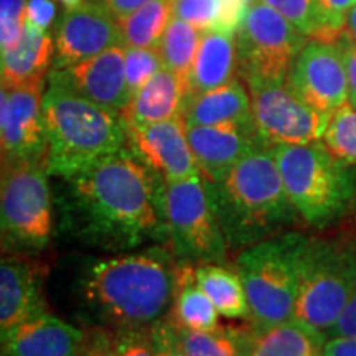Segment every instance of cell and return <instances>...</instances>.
I'll use <instances>...</instances> for the list:
<instances>
[{
	"mask_svg": "<svg viewBox=\"0 0 356 356\" xmlns=\"http://www.w3.org/2000/svg\"><path fill=\"white\" fill-rule=\"evenodd\" d=\"M63 181V222L78 241L115 252L149 241L167 243L165 181L144 165L129 145Z\"/></svg>",
	"mask_w": 356,
	"mask_h": 356,
	"instance_id": "cell-1",
	"label": "cell"
},
{
	"mask_svg": "<svg viewBox=\"0 0 356 356\" xmlns=\"http://www.w3.org/2000/svg\"><path fill=\"white\" fill-rule=\"evenodd\" d=\"M178 262L165 249L99 257L83 267L78 299L102 327H152L170 312Z\"/></svg>",
	"mask_w": 356,
	"mask_h": 356,
	"instance_id": "cell-2",
	"label": "cell"
},
{
	"mask_svg": "<svg viewBox=\"0 0 356 356\" xmlns=\"http://www.w3.org/2000/svg\"><path fill=\"white\" fill-rule=\"evenodd\" d=\"M204 186L229 251H243L279 234V229L297 215L286 193L273 149L267 144L244 155L221 181H204Z\"/></svg>",
	"mask_w": 356,
	"mask_h": 356,
	"instance_id": "cell-3",
	"label": "cell"
},
{
	"mask_svg": "<svg viewBox=\"0 0 356 356\" xmlns=\"http://www.w3.org/2000/svg\"><path fill=\"white\" fill-rule=\"evenodd\" d=\"M47 170L76 177L127 147L122 114L102 108L48 74L43 96Z\"/></svg>",
	"mask_w": 356,
	"mask_h": 356,
	"instance_id": "cell-4",
	"label": "cell"
},
{
	"mask_svg": "<svg viewBox=\"0 0 356 356\" xmlns=\"http://www.w3.org/2000/svg\"><path fill=\"white\" fill-rule=\"evenodd\" d=\"M293 210L312 226H327L348 210L356 193L355 165L325 142L270 145Z\"/></svg>",
	"mask_w": 356,
	"mask_h": 356,
	"instance_id": "cell-5",
	"label": "cell"
},
{
	"mask_svg": "<svg viewBox=\"0 0 356 356\" xmlns=\"http://www.w3.org/2000/svg\"><path fill=\"white\" fill-rule=\"evenodd\" d=\"M307 243L300 233H279L239 251L234 269L248 293L249 322L275 325L293 318Z\"/></svg>",
	"mask_w": 356,
	"mask_h": 356,
	"instance_id": "cell-6",
	"label": "cell"
},
{
	"mask_svg": "<svg viewBox=\"0 0 356 356\" xmlns=\"http://www.w3.org/2000/svg\"><path fill=\"white\" fill-rule=\"evenodd\" d=\"M356 291V238H309L293 318L327 335Z\"/></svg>",
	"mask_w": 356,
	"mask_h": 356,
	"instance_id": "cell-7",
	"label": "cell"
},
{
	"mask_svg": "<svg viewBox=\"0 0 356 356\" xmlns=\"http://www.w3.org/2000/svg\"><path fill=\"white\" fill-rule=\"evenodd\" d=\"M163 220L178 264H226L229 248L202 175L163 184Z\"/></svg>",
	"mask_w": 356,
	"mask_h": 356,
	"instance_id": "cell-8",
	"label": "cell"
},
{
	"mask_svg": "<svg viewBox=\"0 0 356 356\" xmlns=\"http://www.w3.org/2000/svg\"><path fill=\"white\" fill-rule=\"evenodd\" d=\"M47 165L40 162H2L0 225L3 248L42 251L55 231Z\"/></svg>",
	"mask_w": 356,
	"mask_h": 356,
	"instance_id": "cell-9",
	"label": "cell"
},
{
	"mask_svg": "<svg viewBox=\"0 0 356 356\" xmlns=\"http://www.w3.org/2000/svg\"><path fill=\"white\" fill-rule=\"evenodd\" d=\"M307 37L273 7L252 0L236 32L238 73L246 86L286 83Z\"/></svg>",
	"mask_w": 356,
	"mask_h": 356,
	"instance_id": "cell-10",
	"label": "cell"
},
{
	"mask_svg": "<svg viewBox=\"0 0 356 356\" xmlns=\"http://www.w3.org/2000/svg\"><path fill=\"white\" fill-rule=\"evenodd\" d=\"M248 91L256 129L266 144L296 145L323 140L332 118L305 104L286 83L251 84Z\"/></svg>",
	"mask_w": 356,
	"mask_h": 356,
	"instance_id": "cell-11",
	"label": "cell"
},
{
	"mask_svg": "<svg viewBox=\"0 0 356 356\" xmlns=\"http://www.w3.org/2000/svg\"><path fill=\"white\" fill-rule=\"evenodd\" d=\"M48 79L0 92L2 162H40L47 165L43 96Z\"/></svg>",
	"mask_w": 356,
	"mask_h": 356,
	"instance_id": "cell-12",
	"label": "cell"
},
{
	"mask_svg": "<svg viewBox=\"0 0 356 356\" xmlns=\"http://www.w3.org/2000/svg\"><path fill=\"white\" fill-rule=\"evenodd\" d=\"M286 84L305 104L330 118L348 106V76L335 43L307 42L289 70Z\"/></svg>",
	"mask_w": 356,
	"mask_h": 356,
	"instance_id": "cell-13",
	"label": "cell"
},
{
	"mask_svg": "<svg viewBox=\"0 0 356 356\" xmlns=\"http://www.w3.org/2000/svg\"><path fill=\"white\" fill-rule=\"evenodd\" d=\"M124 44L121 26L106 3L83 2L58 20L55 32V63L63 70L92 58L113 47Z\"/></svg>",
	"mask_w": 356,
	"mask_h": 356,
	"instance_id": "cell-14",
	"label": "cell"
},
{
	"mask_svg": "<svg viewBox=\"0 0 356 356\" xmlns=\"http://www.w3.org/2000/svg\"><path fill=\"white\" fill-rule=\"evenodd\" d=\"M126 131L129 149L160 180L180 181L200 175L184 115L154 124L126 122Z\"/></svg>",
	"mask_w": 356,
	"mask_h": 356,
	"instance_id": "cell-15",
	"label": "cell"
},
{
	"mask_svg": "<svg viewBox=\"0 0 356 356\" xmlns=\"http://www.w3.org/2000/svg\"><path fill=\"white\" fill-rule=\"evenodd\" d=\"M50 76L102 108L122 114L132 99L126 79V47L119 44Z\"/></svg>",
	"mask_w": 356,
	"mask_h": 356,
	"instance_id": "cell-16",
	"label": "cell"
},
{
	"mask_svg": "<svg viewBox=\"0 0 356 356\" xmlns=\"http://www.w3.org/2000/svg\"><path fill=\"white\" fill-rule=\"evenodd\" d=\"M186 136L198 163L200 175L207 184L221 181L244 155L266 144L256 127L234 124L186 126Z\"/></svg>",
	"mask_w": 356,
	"mask_h": 356,
	"instance_id": "cell-17",
	"label": "cell"
},
{
	"mask_svg": "<svg viewBox=\"0 0 356 356\" xmlns=\"http://www.w3.org/2000/svg\"><path fill=\"white\" fill-rule=\"evenodd\" d=\"M43 267L29 257L3 256L0 262V330L44 314Z\"/></svg>",
	"mask_w": 356,
	"mask_h": 356,
	"instance_id": "cell-18",
	"label": "cell"
},
{
	"mask_svg": "<svg viewBox=\"0 0 356 356\" xmlns=\"http://www.w3.org/2000/svg\"><path fill=\"white\" fill-rule=\"evenodd\" d=\"M86 330L44 312L2 333V356H78Z\"/></svg>",
	"mask_w": 356,
	"mask_h": 356,
	"instance_id": "cell-19",
	"label": "cell"
},
{
	"mask_svg": "<svg viewBox=\"0 0 356 356\" xmlns=\"http://www.w3.org/2000/svg\"><path fill=\"white\" fill-rule=\"evenodd\" d=\"M327 335L292 318L239 330V356H323Z\"/></svg>",
	"mask_w": 356,
	"mask_h": 356,
	"instance_id": "cell-20",
	"label": "cell"
},
{
	"mask_svg": "<svg viewBox=\"0 0 356 356\" xmlns=\"http://www.w3.org/2000/svg\"><path fill=\"white\" fill-rule=\"evenodd\" d=\"M186 126H234L256 127L249 91L239 78L210 91L197 92L185 102Z\"/></svg>",
	"mask_w": 356,
	"mask_h": 356,
	"instance_id": "cell-21",
	"label": "cell"
},
{
	"mask_svg": "<svg viewBox=\"0 0 356 356\" xmlns=\"http://www.w3.org/2000/svg\"><path fill=\"white\" fill-rule=\"evenodd\" d=\"M55 53L51 33L26 22L17 47L2 53V86L19 88L48 79V71L55 63Z\"/></svg>",
	"mask_w": 356,
	"mask_h": 356,
	"instance_id": "cell-22",
	"label": "cell"
},
{
	"mask_svg": "<svg viewBox=\"0 0 356 356\" xmlns=\"http://www.w3.org/2000/svg\"><path fill=\"white\" fill-rule=\"evenodd\" d=\"M188 89L170 70L162 68L152 79H149L122 113V119L129 124H154L170 121L184 115Z\"/></svg>",
	"mask_w": 356,
	"mask_h": 356,
	"instance_id": "cell-23",
	"label": "cell"
},
{
	"mask_svg": "<svg viewBox=\"0 0 356 356\" xmlns=\"http://www.w3.org/2000/svg\"><path fill=\"white\" fill-rule=\"evenodd\" d=\"M236 73H238L236 35L220 30L203 32L197 58L191 68V96L233 81Z\"/></svg>",
	"mask_w": 356,
	"mask_h": 356,
	"instance_id": "cell-24",
	"label": "cell"
},
{
	"mask_svg": "<svg viewBox=\"0 0 356 356\" xmlns=\"http://www.w3.org/2000/svg\"><path fill=\"white\" fill-rule=\"evenodd\" d=\"M168 317L180 327L197 332L220 328V312L195 279V266L178 264L175 292Z\"/></svg>",
	"mask_w": 356,
	"mask_h": 356,
	"instance_id": "cell-25",
	"label": "cell"
},
{
	"mask_svg": "<svg viewBox=\"0 0 356 356\" xmlns=\"http://www.w3.org/2000/svg\"><path fill=\"white\" fill-rule=\"evenodd\" d=\"M195 279L210 297L221 317L234 320L251 318L248 293L238 270L222 262L195 266Z\"/></svg>",
	"mask_w": 356,
	"mask_h": 356,
	"instance_id": "cell-26",
	"label": "cell"
},
{
	"mask_svg": "<svg viewBox=\"0 0 356 356\" xmlns=\"http://www.w3.org/2000/svg\"><path fill=\"white\" fill-rule=\"evenodd\" d=\"M173 17V0H150L131 15L118 19L124 47L159 48Z\"/></svg>",
	"mask_w": 356,
	"mask_h": 356,
	"instance_id": "cell-27",
	"label": "cell"
},
{
	"mask_svg": "<svg viewBox=\"0 0 356 356\" xmlns=\"http://www.w3.org/2000/svg\"><path fill=\"white\" fill-rule=\"evenodd\" d=\"M202 35L203 32L197 26L190 25L188 22L178 19V17H173L159 47L163 66L170 70L173 74H177L178 79L188 89L190 96L191 68H193L195 58H197Z\"/></svg>",
	"mask_w": 356,
	"mask_h": 356,
	"instance_id": "cell-28",
	"label": "cell"
},
{
	"mask_svg": "<svg viewBox=\"0 0 356 356\" xmlns=\"http://www.w3.org/2000/svg\"><path fill=\"white\" fill-rule=\"evenodd\" d=\"M304 33L309 40L335 43L337 37L328 25L320 0H261Z\"/></svg>",
	"mask_w": 356,
	"mask_h": 356,
	"instance_id": "cell-29",
	"label": "cell"
},
{
	"mask_svg": "<svg viewBox=\"0 0 356 356\" xmlns=\"http://www.w3.org/2000/svg\"><path fill=\"white\" fill-rule=\"evenodd\" d=\"M173 322V320H172ZM175 327L177 343L185 356H239V330L197 332L180 327L173 322Z\"/></svg>",
	"mask_w": 356,
	"mask_h": 356,
	"instance_id": "cell-30",
	"label": "cell"
},
{
	"mask_svg": "<svg viewBox=\"0 0 356 356\" xmlns=\"http://www.w3.org/2000/svg\"><path fill=\"white\" fill-rule=\"evenodd\" d=\"M323 142L337 157L356 165V109L345 106L332 115Z\"/></svg>",
	"mask_w": 356,
	"mask_h": 356,
	"instance_id": "cell-31",
	"label": "cell"
},
{
	"mask_svg": "<svg viewBox=\"0 0 356 356\" xmlns=\"http://www.w3.org/2000/svg\"><path fill=\"white\" fill-rule=\"evenodd\" d=\"M162 68L165 66L159 48L126 47V79L132 96Z\"/></svg>",
	"mask_w": 356,
	"mask_h": 356,
	"instance_id": "cell-32",
	"label": "cell"
},
{
	"mask_svg": "<svg viewBox=\"0 0 356 356\" xmlns=\"http://www.w3.org/2000/svg\"><path fill=\"white\" fill-rule=\"evenodd\" d=\"M29 0H0V50L8 51L20 42L26 25Z\"/></svg>",
	"mask_w": 356,
	"mask_h": 356,
	"instance_id": "cell-33",
	"label": "cell"
},
{
	"mask_svg": "<svg viewBox=\"0 0 356 356\" xmlns=\"http://www.w3.org/2000/svg\"><path fill=\"white\" fill-rule=\"evenodd\" d=\"M220 7L221 0H173V15L208 32L215 29Z\"/></svg>",
	"mask_w": 356,
	"mask_h": 356,
	"instance_id": "cell-34",
	"label": "cell"
},
{
	"mask_svg": "<svg viewBox=\"0 0 356 356\" xmlns=\"http://www.w3.org/2000/svg\"><path fill=\"white\" fill-rule=\"evenodd\" d=\"M118 356H154V340L150 327L119 328L114 330Z\"/></svg>",
	"mask_w": 356,
	"mask_h": 356,
	"instance_id": "cell-35",
	"label": "cell"
},
{
	"mask_svg": "<svg viewBox=\"0 0 356 356\" xmlns=\"http://www.w3.org/2000/svg\"><path fill=\"white\" fill-rule=\"evenodd\" d=\"M78 356H118L113 328L96 325V327L86 330L84 343Z\"/></svg>",
	"mask_w": 356,
	"mask_h": 356,
	"instance_id": "cell-36",
	"label": "cell"
},
{
	"mask_svg": "<svg viewBox=\"0 0 356 356\" xmlns=\"http://www.w3.org/2000/svg\"><path fill=\"white\" fill-rule=\"evenodd\" d=\"M150 332L154 340V356H185L177 343L175 327L168 315L154 323Z\"/></svg>",
	"mask_w": 356,
	"mask_h": 356,
	"instance_id": "cell-37",
	"label": "cell"
},
{
	"mask_svg": "<svg viewBox=\"0 0 356 356\" xmlns=\"http://www.w3.org/2000/svg\"><path fill=\"white\" fill-rule=\"evenodd\" d=\"M335 44L343 56L346 76H348V104L356 109V40L345 30Z\"/></svg>",
	"mask_w": 356,
	"mask_h": 356,
	"instance_id": "cell-38",
	"label": "cell"
},
{
	"mask_svg": "<svg viewBox=\"0 0 356 356\" xmlns=\"http://www.w3.org/2000/svg\"><path fill=\"white\" fill-rule=\"evenodd\" d=\"M320 3H322L328 25L338 40L346 30V17L356 6V0H320Z\"/></svg>",
	"mask_w": 356,
	"mask_h": 356,
	"instance_id": "cell-39",
	"label": "cell"
},
{
	"mask_svg": "<svg viewBox=\"0 0 356 356\" xmlns=\"http://www.w3.org/2000/svg\"><path fill=\"white\" fill-rule=\"evenodd\" d=\"M56 17L55 0H29L26 6V22L37 29L48 30Z\"/></svg>",
	"mask_w": 356,
	"mask_h": 356,
	"instance_id": "cell-40",
	"label": "cell"
},
{
	"mask_svg": "<svg viewBox=\"0 0 356 356\" xmlns=\"http://www.w3.org/2000/svg\"><path fill=\"white\" fill-rule=\"evenodd\" d=\"M333 337H356V291L348 305H346L345 312L341 314V317L328 330L327 338Z\"/></svg>",
	"mask_w": 356,
	"mask_h": 356,
	"instance_id": "cell-41",
	"label": "cell"
},
{
	"mask_svg": "<svg viewBox=\"0 0 356 356\" xmlns=\"http://www.w3.org/2000/svg\"><path fill=\"white\" fill-rule=\"evenodd\" d=\"M323 356H356V337L327 338Z\"/></svg>",
	"mask_w": 356,
	"mask_h": 356,
	"instance_id": "cell-42",
	"label": "cell"
},
{
	"mask_svg": "<svg viewBox=\"0 0 356 356\" xmlns=\"http://www.w3.org/2000/svg\"><path fill=\"white\" fill-rule=\"evenodd\" d=\"M147 2H150V0H106V6L114 13L115 19H122V17L131 15L137 8L145 6Z\"/></svg>",
	"mask_w": 356,
	"mask_h": 356,
	"instance_id": "cell-43",
	"label": "cell"
},
{
	"mask_svg": "<svg viewBox=\"0 0 356 356\" xmlns=\"http://www.w3.org/2000/svg\"><path fill=\"white\" fill-rule=\"evenodd\" d=\"M346 32L356 40V6L351 8L346 17Z\"/></svg>",
	"mask_w": 356,
	"mask_h": 356,
	"instance_id": "cell-44",
	"label": "cell"
},
{
	"mask_svg": "<svg viewBox=\"0 0 356 356\" xmlns=\"http://www.w3.org/2000/svg\"><path fill=\"white\" fill-rule=\"evenodd\" d=\"M61 3H63L65 8H74L78 7L79 3H83V0H60Z\"/></svg>",
	"mask_w": 356,
	"mask_h": 356,
	"instance_id": "cell-45",
	"label": "cell"
}]
</instances>
